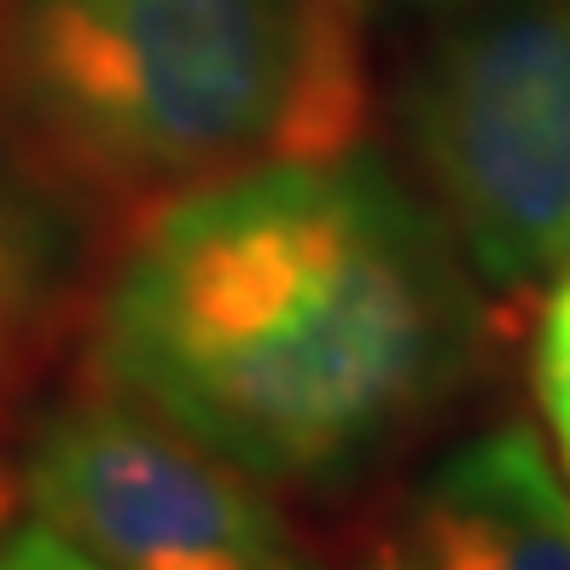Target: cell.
Listing matches in <instances>:
<instances>
[{"instance_id":"cell-1","label":"cell","mask_w":570,"mask_h":570,"mask_svg":"<svg viewBox=\"0 0 570 570\" xmlns=\"http://www.w3.org/2000/svg\"><path fill=\"white\" fill-rule=\"evenodd\" d=\"M483 285L373 146L268 158L128 222L88 391L274 495H350L483 373Z\"/></svg>"},{"instance_id":"cell-2","label":"cell","mask_w":570,"mask_h":570,"mask_svg":"<svg viewBox=\"0 0 570 570\" xmlns=\"http://www.w3.org/2000/svg\"><path fill=\"white\" fill-rule=\"evenodd\" d=\"M344 0H0V151L76 216L361 140Z\"/></svg>"},{"instance_id":"cell-3","label":"cell","mask_w":570,"mask_h":570,"mask_svg":"<svg viewBox=\"0 0 570 570\" xmlns=\"http://www.w3.org/2000/svg\"><path fill=\"white\" fill-rule=\"evenodd\" d=\"M431 210L483 292H530L570 263V0H465L396 88Z\"/></svg>"},{"instance_id":"cell-4","label":"cell","mask_w":570,"mask_h":570,"mask_svg":"<svg viewBox=\"0 0 570 570\" xmlns=\"http://www.w3.org/2000/svg\"><path fill=\"white\" fill-rule=\"evenodd\" d=\"M18 483L30 518L106 570H326L285 495L99 391L30 431Z\"/></svg>"},{"instance_id":"cell-5","label":"cell","mask_w":570,"mask_h":570,"mask_svg":"<svg viewBox=\"0 0 570 570\" xmlns=\"http://www.w3.org/2000/svg\"><path fill=\"white\" fill-rule=\"evenodd\" d=\"M413 570H570V495L530 425H489L420 478L402 512Z\"/></svg>"},{"instance_id":"cell-6","label":"cell","mask_w":570,"mask_h":570,"mask_svg":"<svg viewBox=\"0 0 570 570\" xmlns=\"http://www.w3.org/2000/svg\"><path fill=\"white\" fill-rule=\"evenodd\" d=\"M76 274V210L41 193L0 158V355L36 332L70 292Z\"/></svg>"},{"instance_id":"cell-7","label":"cell","mask_w":570,"mask_h":570,"mask_svg":"<svg viewBox=\"0 0 570 570\" xmlns=\"http://www.w3.org/2000/svg\"><path fill=\"white\" fill-rule=\"evenodd\" d=\"M535 396H541V420L553 431V449H559V465H564V495H570V263L548 279V303H541Z\"/></svg>"},{"instance_id":"cell-8","label":"cell","mask_w":570,"mask_h":570,"mask_svg":"<svg viewBox=\"0 0 570 570\" xmlns=\"http://www.w3.org/2000/svg\"><path fill=\"white\" fill-rule=\"evenodd\" d=\"M0 570H106V564H94L76 541H65L41 518H30V524L0 535Z\"/></svg>"},{"instance_id":"cell-9","label":"cell","mask_w":570,"mask_h":570,"mask_svg":"<svg viewBox=\"0 0 570 570\" xmlns=\"http://www.w3.org/2000/svg\"><path fill=\"white\" fill-rule=\"evenodd\" d=\"M344 7L367 30V23H436L443 12L465 7V0H344Z\"/></svg>"},{"instance_id":"cell-10","label":"cell","mask_w":570,"mask_h":570,"mask_svg":"<svg viewBox=\"0 0 570 570\" xmlns=\"http://www.w3.org/2000/svg\"><path fill=\"white\" fill-rule=\"evenodd\" d=\"M355 570H413V564H407V553H402V541L391 535V541H379V548L361 559Z\"/></svg>"},{"instance_id":"cell-11","label":"cell","mask_w":570,"mask_h":570,"mask_svg":"<svg viewBox=\"0 0 570 570\" xmlns=\"http://www.w3.org/2000/svg\"><path fill=\"white\" fill-rule=\"evenodd\" d=\"M7 379H12V355H0V420H7Z\"/></svg>"}]
</instances>
